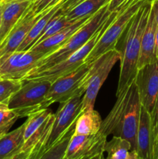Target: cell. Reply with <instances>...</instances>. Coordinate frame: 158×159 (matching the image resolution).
I'll return each instance as SVG.
<instances>
[{
	"instance_id": "obj_19",
	"label": "cell",
	"mask_w": 158,
	"mask_h": 159,
	"mask_svg": "<svg viewBox=\"0 0 158 159\" xmlns=\"http://www.w3.org/2000/svg\"><path fill=\"white\" fill-rule=\"evenodd\" d=\"M63 3L64 2H59L57 4L47 8V9L42 12V14L40 16V18L37 20L35 24L31 28L29 34H27V36H26L25 40L23 41V43L19 47L17 51H27V50L30 49L35 44L37 40L40 38L43 30L46 28V25L50 21V20L55 15L56 12L58 11V9L61 7Z\"/></svg>"
},
{
	"instance_id": "obj_38",
	"label": "cell",
	"mask_w": 158,
	"mask_h": 159,
	"mask_svg": "<svg viewBox=\"0 0 158 159\" xmlns=\"http://www.w3.org/2000/svg\"><path fill=\"white\" fill-rule=\"evenodd\" d=\"M158 140V126H157V130H156V134H155L154 138H153V146H154V144H156V142Z\"/></svg>"
},
{
	"instance_id": "obj_39",
	"label": "cell",
	"mask_w": 158,
	"mask_h": 159,
	"mask_svg": "<svg viewBox=\"0 0 158 159\" xmlns=\"http://www.w3.org/2000/svg\"><path fill=\"white\" fill-rule=\"evenodd\" d=\"M40 1H41V0H32V4H31L30 8H32V7H33V6H35L36 5H37V3L40 2Z\"/></svg>"
},
{
	"instance_id": "obj_29",
	"label": "cell",
	"mask_w": 158,
	"mask_h": 159,
	"mask_svg": "<svg viewBox=\"0 0 158 159\" xmlns=\"http://www.w3.org/2000/svg\"><path fill=\"white\" fill-rule=\"evenodd\" d=\"M37 149H28V150H21L15 155L5 159H33L34 157L40 152Z\"/></svg>"
},
{
	"instance_id": "obj_9",
	"label": "cell",
	"mask_w": 158,
	"mask_h": 159,
	"mask_svg": "<svg viewBox=\"0 0 158 159\" xmlns=\"http://www.w3.org/2000/svg\"><path fill=\"white\" fill-rule=\"evenodd\" d=\"M43 56L29 50L15 51L0 57V78L23 81Z\"/></svg>"
},
{
	"instance_id": "obj_37",
	"label": "cell",
	"mask_w": 158,
	"mask_h": 159,
	"mask_svg": "<svg viewBox=\"0 0 158 159\" xmlns=\"http://www.w3.org/2000/svg\"><path fill=\"white\" fill-rule=\"evenodd\" d=\"M103 154H104V152H101V153L97 154V155H94V156L91 159H105L104 158Z\"/></svg>"
},
{
	"instance_id": "obj_13",
	"label": "cell",
	"mask_w": 158,
	"mask_h": 159,
	"mask_svg": "<svg viewBox=\"0 0 158 159\" xmlns=\"http://www.w3.org/2000/svg\"><path fill=\"white\" fill-rule=\"evenodd\" d=\"M41 14L42 12L37 15H32L29 12V9L25 12L7 37L0 43V57L17 51Z\"/></svg>"
},
{
	"instance_id": "obj_25",
	"label": "cell",
	"mask_w": 158,
	"mask_h": 159,
	"mask_svg": "<svg viewBox=\"0 0 158 159\" xmlns=\"http://www.w3.org/2000/svg\"><path fill=\"white\" fill-rule=\"evenodd\" d=\"M77 20H69L66 18L64 14H63L61 12V11L60 10V9H58L57 12L55 13V15L53 16V18L51 19L50 21L48 23V24L46 25V28L43 30V33L40 35V38L37 40V41L35 43H40V42L43 41V40L46 39L47 37H50V36L54 35L56 33L59 32L61 30L64 29V28L68 27V26H71V25L74 24L75 22H77Z\"/></svg>"
},
{
	"instance_id": "obj_34",
	"label": "cell",
	"mask_w": 158,
	"mask_h": 159,
	"mask_svg": "<svg viewBox=\"0 0 158 159\" xmlns=\"http://www.w3.org/2000/svg\"><path fill=\"white\" fill-rule=\"evenodd\" d=\"M154 54L156 58L158 60V26L156 29V38H155V48H154Z\"/></svg>"
},
{
	"instance_id": "obj_41",
	"label": "cell",
	"mask_w": 158,
	"mask_h": 159,
	"mask_svg": "<svg viewBox=\"0 0 158 159\" xmlns=\"http://www.w3.org/2000/svg\"><path fill=\"white\" fill-rule=\"evenodd\" d=\"M1 20H2V4L0 2V26H1Z\"/></svg>"
},
{
	"instance_id": "obj_22",
	"label": "cell",
	"mask_w": 158,
	"mask_h": 159,
	"mask_svg": "<svg viewBox=\"0 0 158 159\" xmlns=\"http://www.w3.org/2000/svg\"><path fill=\"white\" fill-rule=\"evenodd\" d=\"M111 0H85L74 6L73 9L64 14L69 20H78L81 19L89 18L91 16L108 4Z\"/></svg>"
},
{
	"instance_id": "obj_12",
	"label": "cell",
	"mask_w": 158,
	"mask_h": 159,
	"mask_svg": "<svg viewBox=\"0 0 158 159\" xmlns=\"http://www.w3.org/2000/svg\"><path fill=\"white\" fill-rule=\"evenodd\" d=\"M107 137L98 132L95 134L76 135L73 134L64 159H80L104 152Z\"/></svg>"
},
{
	"instance_id": "obj_14",
	"label": "cell",
	"mask_w": 158,
	"mask_h": 159,
	"mask_svg": "<svg viewBox=\"0 0 158 159\" xmlns=\"http://www.w3.org/2000/svg\"><path fill=\"white\" fill-rule=\"evenodd\" d=\"M0 26V43L20 21L32 4V0H3Z\"/></svg>"
},
{
	"instance_id": "obj_17",
	"label": "cell",
	"mask_w": 158,
	"mask_h": 159,
	"mask_svg": "<svg viewBox=\"0 0 158 159\" xmlns=\"http://www.w3.org/2000/svg\"><path fill=\"white\" fill-rule=\"evenodd\" d=\"M156 29H157V24L151 8L147 25L141 38L140 53H139L137 65L138 69L143 67L144 65H148L157 60L154 54Z\"/></svg>"
},
{
	"instance_id": "obj_18",
	"label": "cell",
	"mask_w": 158,
	"mask_h": 159,
	"mask_svg": "<svg viewBox=\"0 0 158 159\" xmlns=\"http://www.w3.org/2000/svg\"><path fill=\"white\" fill-rule=\"evenodd\" d=\"M130 85L125 87L120 93L116 94L117 99L114 107H112L106 118L102 120L99 132L105 136L108 137L109 134L114 135L116 133L128 100Z\"/></svg>"
},
{
	"instance_id": "obj_6",
	"label": "cell",
	"mask_w": 158,
	"mask_h": 159,
	"mask_svg": "<svg viewBox=\"0 0 158 159\" xmlns=\"http://www.w3.org/2000/svg\"><path fill=\"white\" fill-rule=\"evenodd\" d=\"M91 66V64L85 62L73 72L53 82L45 96L42 109L48 108L54 102L62 103L80 93H85L84 79Z\"/></svg>"
},
{
	"instance_id": "obj_31",
	"label": "cell",
	"mask_w": 158,
	"mask_h": 159,
	"mask_svg": "<svg viewBox=\"0 0 158 159\" xmlns=\"http://www.w3.org/2000/svg\"><path fill=\"white\" fill-rule=\"evenodd\" d=\"M83 1H85V0H65L62 4L61 7L60 8V10L61 11L62 13L65 14L68 11L71 10V9H73L74 6H76Z\"/></svg>"
},
{
	"instance_id": "obj_15",
	"label": "cell",
	"mask_w": 158,
	"mask_h": 159,
	"mask_svg": "<svg viewBox=\"0 0 158 159\" xmlns=\"http://www.w3.org/2000/svg\"><path fill=\"white\" fill-rule=\"evenodd\" d=\"M136 151L139 159H153L151 115L143 106L140 110Z\"/></svg>"
},
{
	"instance_id": "obj_1",
	"label": "cell",
	"mask_w": 158,
	"mask_h": 159,
	"mask_svg": "<svg viewBox=\"0 0 158 159\" xmlns=\"http://www.w3.org/2000/svg\"><path fill=\"white\" fill-rule=\"evenodd\" d=\"M151 9V1L143 5L135 13L116 43L120 54V74L116 94L131 85L137 73L141 38Z\"/></svg>"
},
{
	"instance_id": "obj_36",
	"label": "cell",
	"mask_w": 158,
	"mask_h": 159,
	"mask_svg": "<svg viewBox=\"0 0 158 159\" xmlns=\"http://www.w3.org/2000/svg\"><path fill=\"white\" fill-rule=\"evenodd\" d=\"M153 159H158V140L153 148Z\"/></svg>"
},
{
	"instance_id": "obj_28",
	"label": "cell",
	"mask_w": 158,
	"mask_h": 159,
	"mask_svg": "<svg viewBox=\"0 0 158 159\" xmlns=\"http://www.w3.org/2000/svg\"><path fill=\"white\" fill-rule=\"evenodd\" d=\"M57 0H41L39 3H37L33 7L29 8V12L32 15H37L40 14L43 12V10L46 9L47 8L57 4Z\"/></svg>"
},
{
	"instance_id": "obj_42",
	"label": "cell",
	"mask_w": 158,
	"mask_h": 159,
	"mask_svg": "<svg viewBox=\"0 0 158 159\" xmlns=\"http://www.w3.org/2000/svg\"><path fill=\"white\" fill-rule=\"evenodd\" d=\"M3 1V0H0V2H2Z\"/></svg>"
},
{
	"instance_id": "obj_3",
	"label": "cell",
	"mask_w": 158,
	"mask_h": 159,
	"mask_svg": "<svg viewBox=\"0 0 158 159\" xmlns=\"http://www.w3.org/2000/svg\"><path fill=\"white\" fill-rule=\"evenodd\" d=\"M116 15V12H112L109 16L106 19L103 24L99 27V29L96 31L95 34L92 36L91 39L84 45L82 48L77 50V51L67 57L62 61L55 64L48 68H43V69H33L23 78V82L28 80H46L52 83L57 79L66 75L70 74L75 71L76 69L81 66L85 63V58L88 57L89 53L92 51L94 45L105 30L108 27V25L111 23L113 19Z\"/></svg>"
},
{
	"instance_id": "obj_10",
	"label": "cell",
	"mask_w": 158,
	"mask_h": 159,
	"mask_svg": "<svg viewBox=\"0 0 158 159\" xmlns=\"http://www.w3.org/2000/svg\"><path fill=\"white\" fill-rule=\"evenodd\" d=\"M141 102L137 88L133 82L129 88V95L122 115L120 123L113 136L127 140L131 144V151L136 149V137L140 116Z\"/></svg>"
},
{
	"instance_id": "obj_24",
	"label": "cell",
	"mask_w": 158,
	"mask_h": 159,
	"mask_svg": "<svg viewBox=\"0 0 158 159\" xmlns=\"http://www.w3.org/2000/svg\"><path fill=\"white\" fill-rule=\"evenodd\" d=\"M129 151H131L130 143L118 136H113L104 146V152L107 153L106 159H126Z\"/></svg>"
},
{
	"instance_id": "obj_11",
	"label": "cell",
	"mask_w": 158,
	"mask_h": 159,
	"mask_svg": "<svg viewBox=\"0 0 158 159\" xmlns=\"http://www.w3.org/2000/svg\"><path fill=\"white\" fill-rule=\"evenodd\" d=\"M134 82L141 106L151 115L158 93V60L139 68Z\"/></svg>"
},
{
	"instance_id": "obj_4",
	"label": "cell",
	"mask_w": 158,
	"mask_h": 159,
	"mask_svg": "<svg viewBox=\"0 0 158 159\" xmlns=\"http://www.w3.org/2000/svg\"><path fill=\"white\" fill-rule=\"evenodd\" d=\"M51 82L46 80L24 81L23 85L8 100V107L20 118L28 116L42 110V104Z\"/></svg>"
},
{
	"instance_id": "obj_33",
	"label": "cell",
	"mask_w": 158,
	"mask_h": 159,
	"mask_svg": "<svg viewBox=\"0 0 158 159\" xmlns=\"http://www.w3.org/2000/svg\"><path fill=\"white\" fill-rule=\"evenodd\" d=\"M151 8L152 10H153V15H154L155 20H156V24H157L158 26V0H152Z\"/></svg>"
},
{
	"instance_id": "obj_35",
	"label": "cell",
	"mask_w": 158,
	"mask_h": 159,
	"mask_svg": "<svg viewBox=\"0 0 158 159\" xmlns=\"http://www.w3.org/2000/svg\"><path fill=\"white\" fill-rule=\"evenodd\" d=\"M126 159H139L136 151H129Z\"/></svg>"
},
{
	"instance_id": "obj_32",
	"label": "cell",
	"mask_w": 158,
	"mask_h": 159,
	"mask_svg": "<svg viewBox=\"0 0 158 159\" xmlns=\"http://www.w3.org/2000/svg\"><path fill=\"white\" fill-rule=\"evenodd\" d=\"M124 2V0H111L108 3V9L110 12H115L119 6Z\"/></svg>"
},
{
	"instance_id": "obj_20",
	"label": "cell",
	"mask_w": 158,
	"mask_h": 159,
	"mask_svg": "<svg viewBox=\"0 0 158 159\" xmlns=\"http://www.w3.org/2000/svg\"><path fill=\"white\" fill-rule=\"evenodd\" d=\"M102 123V120L100 114L94 109L82 111L76 120L74 134H95L100 130Z\"/></svg>"
},
{
	"instance_id": "obj_7",
	"label": "cell",
	"mask_w": 158,
	"mask_h": 159,
	"mask_svg": "<svg viewBox=\"0 0 158 159\" xmlns=\"http://www.w3.org/2000/svg\"><path fill=\"white\" fill-rule=\"evenodd\" d=\"M84 94V93H80L60 103L58 110L54 113L52 127L42 150L53 145L75 124L77 117L81 113L82 97Z\"/></svg>"
},
{
	"instance_id": "obj_8",
	"label": "cell",
	"mask_w": 158,
	"mask_h": 159,
	"mask_svg": "<svg viewBox=\"0 0 158 159\" xmlns=\"http://www.w3.org/2000/svg\"><path fill=\"white\" fill-rule=\"evenodd\" d=\"M27 117L24 123V144L21 150L37 149L41 151L50 131L54 113L47 108L42 109Z\"/></svg>"
},
{
	"instance_id": "obj_23",
	"label": "cell",
	"mask_w": 158,
	"mask_h": 159,
	"mask_svg": "<svg viewBox=\"0 0 158 159\" xmlns=\"http://www.w3.org/2000/svg\"><path fill=\"white\" fill-rule=\"evenodd\" d=\"M74 124L56 143L48 148L39 152L33 159H64L71 136L74 134Z\"/></svg>"
},
{
	"instance_id": "obj_26",
	"label": "cell",
	"mask_w": 158,
	"mask_h": 159,
	"mask_svg": "<svg viewBox=\"0 0 158 159\" xmlns=\"http://www.w3.org/2000/svg\"><path fill=\"white\" fill-rule=\"evenodd\" d=\"M19 118L18 114L9 108L7 102L0 103V138L9 132Z\"/></svg>"
},
{
	"instance_id": "obj_40",
	"label": "cell",
	"mask_w": 158,
	"mask_h": 159,
	"mask_svg": "<svg viewBox=\"0 0 158 159\" xmlns=\"http://www.w3.org/2000/svg\"><path fill=\"white\" fill-rule=\"evenodd\" d=\"M101 153V152H100ZM99 154V153H98ZM97 155V154H95V155H89V156H86V157H84V158H80V159H91V158H92L94 156V155Z\"/></svg>"
},
{
	"instance_id": "obj_2",
	"label": "cell",
	"mask_w": 158,
	"mask_h": 159,
	"mask_svg": "<svg viewBox=\"0 0 158 159\" xmlns=\"http://www.w3.org/2000/svg\"><path fill=\"white\" fill-rule=\"evenodd\" d=\"M108 4L91 16L64 44L50 54L42 57L33 69H43L62 61L84 46L92 37L109 16L111 12L108 9ZM33 70V69H32Z\"/></svg>"
},
{
	"instance_id": "obj_27",
	"label": "cell",
	"mask_w": 158,
	"mask_h": 159,
	"mask_svg": "<svg viewBox=\"0 0 158 159\" xmlns=\"http://www.w3.org/2000/svg\"><path fill=\"white\" fill-rule=\"evenodd\" d=\"M23 81L10 80L0 78V103H6L10 96L23 85Z\"/></svg>"
},
{
	"instance_id": "obj_30",
	"label": "cell",
	"mask_w": 158,
	"mask_h": 159,
	"mask_svg": "<svg viewBox=\"0 0 158 159\" xmlns=\"http://www.w3.org/2000/svg\"><path fill=\"white\" fill-rule=\"evenodd\" d=\"M158 126V93L156 96V103H155L154 109L151 113V127H152V134H153V138L156 134V130Z\"/></svg>"
},
{
	"instance_id": "obj_5",
	"label": "cell",
	"mask_w": 158,
	"mask_h": 159,
	"mask_svg": "<svg viewBox=\"0 0 158 159\" xmlns=\"http://www.w3.org/2000/svg\"><path fill=\"white\" fill-rule=\"evenodd\" d=\"M120 54L117 50H110L91 63V68L84 79L85 94L82 97L81 112L94 109L96 97L115 64L119 61Z\"/></svg>"
},
{
	"instance_id": "obj_16",
	"label": "cell",
	"mask_w": 158,
	"mask_h": 159,
	"mask_svg": "<svg viewBox=\"0 0 158 159\" xmlns=\"http://www.w3.org/2000/svg\"><path fill=\"white\" fill-rule=\"evenodd\" d=\"M89 18H85L77 20L74 24L61 30L59 32L54 34V35L43 40V41L35 43L29 50L36 54H41L43 57L50 54L51 52L54 51L57 48H60L62 44H64L65 41L72 34H74Z\"/></svg>"
},
{
	"instance_id": "obj_21",
	"label": "cell",
	"mask_w": 158,
	"mask_h": 159,
	"mask_svg": "<svg viewBox=\"0 0 158 159\" xmlns=\"http://www.w3.org/2000/svg\"><path fill=\"white\" fill-rule=\"evenodd\" d=\"M24 124L0 138V159H5L21 151L24 144Z\"/></svg>"
}]
</instances>
